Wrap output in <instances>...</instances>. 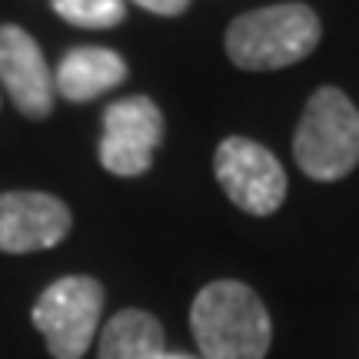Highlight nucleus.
<instances>
[{
	"label": "nucleus",
	"mask_w": 359,
	"mask_h": 359,
	"mask_svg": "<svg viewBox=\"0 0 359 359\" xmlns=\"http://www.w3.org/2000/svg\"><path fill=\"white\" fill-rule=\"evenodd\" d=\"M190 326L203 359H263L273 343L263 299L240 280L206 283L193 299Z\"/></svg>",
	"instance_id": "1"
},
{
	"label": "nucleus",
	"mask_w": 359,
	"mask_h": 359,
	"mask_svg": "<svg viewBox=\"0 0 359 359\" xmlns=\"http://www.w3.org/2000/svg\"><path fill=\"white\" fill-rule=\"evenodd\" d=\"M320 17L306 4H273L236 17L226 30V53L240 70H283L320 43Z\"/></svg>",
	"instance_id": "2"
},
{
	"label": "nucleus",
	"mask_w": 359,
	"mask_h": 359,
	"mask_svg": "<svg viewBox=\"0 0 359 359\" xmlns=\"http://www.w3.org/2000/svg\"><path fill=\"white\" fill-rule=\"evenodd\" d=\"M293 156L320 183L346 177L359 163V110L343 90L320 87L309 97L293 137Z\"/></svg>",
	"instance_id": "3"
},
{
	"label": "nucleus",
	"mask_w": 359,
	"mask_h": 359,
	"mask_svg": "<svg viewBox=\"0 0 359 359\" xmlns=\"http://www.w3.org/2000/svg\"><path fill=\"white\" fill-rule=\"evenodd\" d=\"M103 316V286L93 276H60L50 283L30 309L53 359H83Z\"/></svg>",
	"instance_id": "4"
},
{
	"label": "nucleus",
	"mask_w": 359,
	"mask_h": 359,
	"mask_svg": "<svg viewBox=\"0 0 359 359\" xmlns=\"http://www.w3.org/2000/svg\"><path fill=\"white\" fill-rule=\"evenodd\" d=\"M163 140V114L150 97L133 93L103 110L100 167L114 177H140Z\"/></svg>",
	"instance_id": "5"
},
{
	"label": "nucleus",
	"mask_w": 359,
	"mask_h": 359,
	"mask_svg": "<svg viewBox=\"0 0 359 359\" xmlns=\"http://www.w3.org/2000/svg\"><path fill=\"white\" fill-rule=\"evenodd\" d=\"M213 170H217L223 193L250 217H269L283 206L286 173L263 143L246 140V137L223 140Z\"/></svg>",
	"instance_id": "6"
},
{
	"label": "nucleus",
	"mask_w": 359,
	"mask_h": 359,
	"mask_svg": "<svg viewBox=\"0 0 359 359\" xmlns=\"http://www.w3.org/2000/svg\"><path fill=\"white\" fill-rule=\"evenodd\" d=\"M70 210L60 196L37 190L0 193V253H37L64 243Z\"/></svg>",
	"instance_id": "7"
},
{
	"label": "nucleus",
	"mask_w": 359,
	"mask_h": 359,
	"mask_svg": "<svg viewBox=\"0 0 359 359\" xmlns=\"http://www.w3.org/2000/svg\"><path fill=\"white\" fill-rule=\"evenodd\" d=\"M0 83L27 120L53 114V70L24 27L0 24Z\"/></svg>",
	"instance_id": "8"
},
{
	"label": "nucleus",
	"mask_w": 359,
	"mask_h": 359,
	"mask_svg": "<svg viewBox=\"0 0 359 359\" xmlns=\"http://www.w3.org/2000/svg\"><path fill=\"white\" fill-rule=\"evenodd\" d=\"M127 80V60L110 47H77L60 60L53 90L70 103H87Z\"/></svg>",
	"instance_id": "9"
},
{
	"label": "nucleus",
	"mask_w": 359,
	"mask_h": 359,
	"mask_svg": "<svg viewBox=\"0 0 359 359\" xmlns=\"http://www.w3.org/2000/svg\"><path fill=\"white\" fill-rule=\"evenodd\" d=\"M97 359H160L163 356V326L143 309H120L107 320L97 336Z\"/></svg>",
	"instance_id": "10"
},
{
	"label": "nucleus",
	"mask_w": 359,
	"mask_h": 359,
	"mask_svg": "<svg viewBox=\"0 0 359 359\" xmlns=\"http://www.w3.org/2000/svg\"><path fill=\"white\" fill-rule=\"evenodd\" d=\"M53 13L83 30H110L123 24L127 0H50Z\"/></svg>",
	"instance_id": "11"
},
{
	"label": "nucleus",
	"mask_w": 359,
	"mask_h": 359,
	"mask_svg": "<svg viewBox=\"0 0 359 359\" xmlns=\"http://www.w3.org/2000/svg\"><path fill=\"white\" fill-rule=\"evenodd\" d=\"M133 4L150 13H160V17H177L190 7V0H133Z\"/></svg>",
	"instance_id": "12"
},
{
	"label": "nucleus",
	"mask_w": 359,
	"mask_h": 359,
	"mask_svg": "<svg viewBox=\"0 0 359 359\" xmlns=\"http://www.w3.org/2000/svg\"><path fill=\"white\" fill-rule=\"evenodd\" d=\"M160 359H190V356H167V353H163V356H160Z\"/></svg>",
	"instance_id": "13"
}]
</instances>
